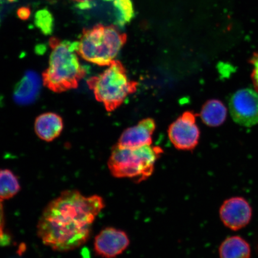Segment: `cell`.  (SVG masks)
<instances>
[{
	"label": "cell",
	"mask_w": 258,
	"mask_h": 258,
	"mask_svg": "<svg viewBox=\"0 0 258 258\" xmlns=\"http://www.w3.org/2000/svg\"><path fill=\"white\" fill-rule=\"evenodd\" d=\"M201 117L206 124L217 127L224 123L227 118V108L218 100H211L203 106Z\"/></svg>",
	"instance_id": "cell-13"
},
{
	"label": "cell",
	"mask_w": 258,
	"mask_h": 258,
	"mask_svg": "<svg viewBox=\"0 0 258 258\" xmlns=\"http://www.w3.org/2000/svg\"><path fill=\"white\" fill-rule=\"evenodd\" d=\"M2 200L0 199V239L4 237L5 225V211Z\"/></svg>",
	"instance_id": "cell-17"
},
{
	"label": "cell",
	"mask_w": 258,
	"mask_h": 258,
	"mask_svg": "<svg viewBox=\"0 0 258 258\" xmlns=\"http://www.w3.org/2000/svg\"><path fill=\"white\" fill-rule=\"evenodd\" d=\"M250 63L253 66L251 78H252L254 88L258 92V53L253 54V57L250 59Z\"/></svg>",
	"instance_id": "cell-16"
},
{
	"label": "cell",
	"mask_w": 258,
	"mask_h": 258,
	"mask_svg": "<svg viewBox=\"0 0 258 258\" xmlns=\"http://www.w3.org/2000/svg\"><path fill=\"white\" fill-rule=\"evenodd\" d=\"M17 15L22 20H27L31 15L30 9L27 7L21 8L18 9Z\"/></svg>",
	"instance_id": "cell-18"
},
{
	"label": "cell",
	"mask_w": 258,
	"mask_h": 258,
	"mask_svg": "<svg viewBox=\"0 0 258 258\" xmlns=\"http://www.w3.org/2000/svg\"><path fill=\"white\" fill-rule=\"evenodd\" d=\"M97 101L111 112L124 102L128 95L136 92L138 83L128 79L126 71L118 60L112 61L104 72L87 80Z\"/></svg>",
	"instance_id": "cell-5"
},
{
	"label": "cell",
	"mask_w": 258,
	"mask_h": 258,
	"mask_svg": "<svg viewBox=\"0 0 258 258\" xmlns=\"http://www.w3.org/2000/svg\"><path fill=\"white\" fill-rule=\"evenodd\" d=\"M35 24L44 35L52 34L54 19L52 14L46 9L40 10L35 15Z\"/></svg>",
	"instance_id": "cell-15"
},
{
	"label": "cell",
	"mask_w": 258,
	"mask_h": 258,
	"mask_svg": "<svg viewBox=\"0 0 258 258\" xmlns=\"http://www.w3.org/2000/svg\"><path fill=\"white\" fill-rule=\"evenodd\" d=\"M219 215L226 227L237 231L249 223L252 216V209L246 200L241 197H234L223 203Z\"/></svg>",
	"instance_id": "cell-9"
},
{
	"label": "cell",
	"mask_w": 258,
	"mask_h": 258,
	"mask_svg": "<svg viewBox=\"0 0 258 258\" xmlns=\"http://www.w3.org/2000/svg\"><path fill=\"white\" fill-rule=\"evenodd\" d=\"M51 53L47 69L42 74L44 86L60 93L78 88L87 75L77 53L78 42L61 41L56 37L49 40Z\"/></svg>",
	"instance_id": "cell-2"
},
{
	"label": "cell",
	"mask_w": 258,
	"mask_h": 258,
	"mask_svg": "<svg viewBox=\"0 0 258 258\" xmlns=\"http://www.w3.org/2000/svg\"><path fill=\"white\" fill-rule=\"evenodd\" d=\"M47 1L50 2L51 3H53L54 2H56L57 0H47Z\"/></svg>",
	"instance_id": "cell-20"
},
{
	"label": "cell",
	"mask_w": 258,
	"mask_h": 258,
	"mask_svg": "<svg viewBox=\"0 0 258 258\" xmlns=\"http://www.w3.org/2000/svg\"><path fill=\"white\" fill-rule=\"evenodd\" d=\"M155 129L156 122L153 119H144L137 125L124 131L119 139L117 145L120 147L128 148L151 145Z\"/></svg>",
	"instance_id": "cell-10"
},
{
	"label": "cell",
	"mask_w": 258,
	"mask_h": 258,
	"mask_svg": "<svg viewBox=\"0 0 258 258\" xmlns=\"http://www.w3.org/2000/svg\"><path fill=\"white\" fill-rule=\"evenodd\" d=\"M170 140L177 149L191 150L199 143L200 131L196 114L187 111L174 121L169 128Z\"/></svg>",
	"instance_id": "cell-7"
},
{
	"label": "cell",
	"mask_w": 258,
	"mask_h": 258,
	"mask_svg": "<svg viewBox=\"0 0 258 258\" xmlns=\"http://www.w3.org/2000/svg\"><path fill=\"white\" fill-rule=\"evenodd\" d=\"M126 40V34L121 33L115 26L99 24L83 30L78 42L77 53L89 62L109 66Z\"/></svg>",
	"instance_id": "cell-3"
},
{
	"label": "cell",
	"mask_w": 258,
	"mask_h": 258,
	"mask_svg": "<svg viewBox=\"0 0 258 258\" xmlns=\"http://www.w3.org/2000/svg\"><path fill=\"white\" fill-rule=\"evenodd\" d=\"M229 108L234 121L243 126L258 123V92L251 89L238 90L231 96Z\"/></svg>",
	"instance_id": "cell-6"
},
{
	"label": "cell",
	"mask_w": 258,
	"mask_h": 258,
	"mask_svg": "<svg viewBox=\"0 0 258 258\" xmlns=\"http://www.w3.org/2000/svg\"><path fill=\"white\" fill-rule=\"evenodd\" d=\"M12 258H22L20 256H16V257H12Z\"/></svg>",
	"instance_id": "cell-21"
},
{
	"label": "cell",
	"mask_w": 258,
	"mask_h": 258,
	"mask_svg": "<svg viewBox=\"0 0 258 258\" xmlns=\"http://www.w3.org/2000/svg\"><path fill=\"white\" fill-rule=\"evenodd\" d=\"M104 207L101 196L64 191L44 209L37 225L38 237L55 251L77 249L89 240L93 222Z\"/></svg>",
	"instance_id": "cell-1"
},
{
	"label": "cell",
	"mask_w": 258,
	"mask_h": 258,
	"mask_svg": "<svg viewBox=\"0 0 258 258\" xmlns=\"http://www.w3.org/2000/svg\"><path fill=\"white\" fill-rule=\"evenodd\" d=\"M130 240L124 231L107 227L96 235L94 250L97 255L103 258H115L127 249Z\"/></svg>",
	"instance_id": "cell-8"
},
{
	"label": "cell",
	"mask_w": 258,
	"mask_h": 258,
	"mask_svg": "<svg viewBox=\"0 0 258 258\" xmlns=\"http://www.w3.org/2000/svg\"><path fill=\"white\" fill-rule=\"evenodd\" d=\"M162 153L161 148L151 145L128 148L116 145L108 160V168L113 176L142 182L152 175L155 164Z\"/></svg>",
	"instance_id": "cell-4"
},
{
	"label": "cell",
	"mask_w": 258,
	"mask_h": 258,
	"mask_svg": "<svg viewBox=\"0 0 258 258\" xmlns=\"http://www.w3.org/2000/svg\"><path fill=\"white\" fill-rule=\"evenodd\" d=\"M249 243L239 236L226 238L219 247L220 258H250Z\"/></svg>",
	"instance_id": "cell-12"
},
{
	"label": "cell",
	"mask_w": 258,
	"mask_h": 258,
	"mask_svg": "<svg viewBox=\"0 0 258 258\" xmlns=\"http://www.w3.org/2000/svg\"><path fill=\"white\" fill-rule=\"evenodd\" d=\"M20 190V183L14 173L11 170L0 169V199H12Z\"/></svg>",
	"instance_id": "cell-14"
},
{
	"label": "cell",
	"mask_w": 258,
	"mask_h": 258,
	"mask_svg": "<svg viewBox=\"0 0 258 258\" xmlns=\"http://www.w3.org/2000/svg\"><path fill=\"white\" fill-rule=\"evenodd\" d=\"M73 1L85 4V3H89L91 0H73Z\"/></svg>",
	"instance_id": "cell-19"
},
{
	"label": "cell",
	"mask_w": 258,
	"mask_h": 258,
	"mask_svg": "<svg viewBox=\"0 0 258 258\" xmlns=\"http://www.w3.org/2000/svg\"><path fill=\"white\" fill-rule=\"evenodd\" d=\"M63 120L59 114L52 112L43 113L35 119L34 131L40 140L51 142L62 133Z\"/></svg>",
	"instance_id": "cell-11"
}]
</instances>
